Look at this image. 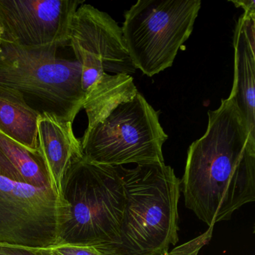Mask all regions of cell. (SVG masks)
Returning <instances> with one entry per match:
<instances>
[{
    "mask_svg": "<svg viewBox=\"0 0 255 255\" xmlns=\"http://www.w3.org/2000/svg\"><path fill=\"white\" fill-rule=\"evenodd\" d=\"M180 185L186 207L210 228L255 201V139L233 98L208 112L205 133L188 149Z\"/></svg>",
    "mask_w": 255,
    "mask_h": 255,
    "instance_id": "obj_1",
    "label": "cell"
},
{
    "mask_svg": "<svg viewBox=\"0 0 255 255\" xmlns=\"http://www.w3.org/2000/svg\"><path fill=\"white\" fill-rule=\"evenodd\" d=\"M125 205L117 243L107 255H163L178 242L180 180L164 163L119 165Z\"/></svg>",
    "mask_w": 255,
    "mask_h": 255,
    "instance_id": "obj_2",
    "label": "cell"
},
{
    "mask_svg": "<svg viewBox=\"0 0 255 255\" xmlns=\"http://www.w3.org/2000/svg\"><path fill=\"white\" fill-rule=\"evenodd\" d=\"M69 217L61 228L59 243L91 246L99 252L118 243L125 205L119 167L72 162L61 185Z\"/></svg>",
    "mask_w": 255,
    "mask_h": 255,
    "instance_id": "obj_3",
    "label": "cell"
},
{
    "mask_svg": "<svg viewBox=\"0 0 255 255\" xmlns=\"http://www.w3.org/2000/svg\"><path fill=\"white\" fill-rule=\"evenodd\" d=\"M58 48H28L2 42L0 86L17 91L38 112L74 123L83 109L82 67L77 60L58 57Z\"/></svg>",
    "mask_w": 255,
    "mask_h": 255,
    "instance_id": "obj_4",
    "label": "cell"
},
{
    "mask_svg": "<svg viewBox=\"0 0 255 255\" xmlns=\"http://www.w3.org/2000/svg\"><path fill=\"white\" fill-rule=\"evenodd\" d=\"M68 217V202L56 189L28 181L0 150V244L54 246Z\"/></svg>",
    "mask_w": 255,
    "mask_h": 255,
    "instance_id": "obj_5",
    "label": "cell"
},
{
    "mask_svg": "<svg viewBox=\"0 0 255 255\" xmlns=\"http://www.w3.org/2000/svg\"><path fill=\"white\" fill-rule=\"evenodd\" d=\"M201 7V0H138L127 10L122 29L135 68L151 77L172 66Z\"/></svg>",
    "mask_w": 255,
    "mask_h": 255,
    "instance_id": "obj_6",
    "label": "cell"
},
{
    "mask_svg": "<svg viewBox=\"0 0 255 255\" xmlns=\"http://www.w3.org/2000/svg\"><path fill=\"white\" fill-rule=\"evenodd\" d=\"M168 136L159 113L145 98L121 104L81 139L83 157L101 165L119 166L164 163L162 145Z\"/></svg>",
    "mask_w": 255,
    "mask_h": 255,
    "instance_id": "obj_7",
    "label": "cell"
},
{
    "mask_svg": "<svg viewBox=\"0 0 255 255\" xmlns=\"http://www.w3.org/2000/svg\"><path fill=\"white\" fill-rule=\"evenodd\" d=\"M68 45L82 67L85 94L105 73L134 74V66L124 39L122 27L104 11L82 4L71 24Z\"/></svg>",
    "mask_w": 255,
    "mask_h": 255,
    "instance_id": "obj_8",
    "label": "cell"
},
{
    "mask_svg": "<svg viewBox=\"0 0 255 255\" xmlns=\"http://www.w3.org/2000/svg\"><path fill=\"white\" fill-rule=\"evenodd\" d=\"M80 0H0L2 42L28 48L68 45Z\"/></svg>",
    "mask_w": 255,
    "mask_h": 255,
    "instance_id": "obj_9",
    "label": "cell"
},
{
    "mask_svg": "<svg viewBox=\"0 0 255 255\" xmlns=\"http://www.w3.org/2000/svg\"><path fill=\"white\" fill-rule=\"evenodd\" d=\"M234 99L255 139V12H244L237 20L234 35Z\"/></svg>",
    "mask_w": 255,
    "mask_h": 255,
    "instance_id": "obj_10",
    "label": "cell"
},
{
    "mask_svg": "<svg viewBox=\"0 0 255 255\" xmlns=\"http://www.w3.org/2000/svg\"><path fill=\"white\" fill-rule=\"evenodd\" d=\"M38 153L53 185L61 194L67 170L73 162L83 156L81 140L74 134L73 122L44 113L38 119Z\"/></svg>",
    "mask_w": 255,
    "mask_h": 255,
    "instance_id": "obj_11",
    "label": "cell"
},
{
    "mask_svg": "<svg viewBox=\"0 0 255 255\" xmlns=\"http://www.w3.org/2000/svg\"><path fill=\"white\" fill-rule=\"evenodd\" d=\"M40 115L26 104L20 92L0 86V132L34 153H39Z\"/></svg>",
    "mask_w": 255,
    "mask_h": 255,
    "instance_id": "obj_12",
    "label": "cell"
},
{
    "mask_svg": "<svg viewBox=\"0 0 255 255\" xmlns=\"http://www.w3.org/2000/svg\"><path fill=\"white\" fill-rule=\"evenodd\" d=\"M138 92L130 75L105 73L85 94L83 109L88 118L85 133L105 120L121 104L133 99Z\"/></svg>",
    "mask_w": 255,
    "mask_h": 255,
    "instance_id": "obj_13",
    "label": "cell"
},
{
    "mask_svg": "<svg viewBox=\"0 0 255 255\" xmlns=\"http://www.w3.org/2000/svg\"><path fill=\"white\" fill-rule=\"evenodd\" d=\"M0 150L18 168L28 181L36 186H47L56 189L40 153L29 151L1 132Z\"/></svg>",
    "mask_w": 255,
    "mask_h": 255,
    "instance_id": "obj_14",
    "label": "cell"
},
{
    "mask_svg": "<svg viewBox=\"0 0 255 255\" xmlns=\"http://www.w3.org/2000/svg\"><path fill=\"white\" fill-rule=\"evenodd\" d=\"M39 255H107L91 246L59 243L44 249H35Z\"/></svg>",
    "mask_w": 255,
    "mask_h": 255,
    "instance_id": "obj_15",
    "label": "cell"
},
{
    "mask_svg": "<svg viewBox=\"0 0 255 255\" xmlns=\"http://www.w3.org/2000/svg\"><path fill=\"white\" fill-rule=\"evenodd\" d=\"M211 236L212 233L207 231L198 238L186 244L182 245L172 252H168L163 255H197L200 249L210 240Z\"/></svg>",
    "mask_w": 255,
    "mask_h": 255,
    "instance_id": "obj_16",
    "label": "cell"
},
{
    "mask_svg": "<svg viewBox=\"0 0 255 255\" xmlns=\"http://www.w3.org/2000/svg\"><path fill=\"white\" fill-rule=\"evenodd\" d=\"M0 255H39L35 249L23 246L0 244Z\"/></svg>",
    "mask_w": 255,
    "mask_h": 255,
    "instance_id": "obj_17",
    "label": "cell"
},
{
    "mask_svg": "<svg viewBox=\"0 0 255 255\" xmlns=\"http://www.w3.org/2000/svg\"><path fill=\"white\" fill-rule=\"evenodd\" d=\"M237 8H242L244 12H255V0H243V1H231Z\"/></svg>",
    "mask_w": 255,
    "mask_h": 255,
    "instance_id": "obj_18",
    "label": "cell"
},
{
    "mask_svg": "<svg viewBox=\"0 0 255 255\" xmlns=\"http://www.w3.org/2000/svg\"><path fill=\"white\" fill-rule=\"evenodd\" d=\"M2 30L1 26H0V45L2 44Z\"/></svg>",
    "mask_w": 255,
    "mask_h": 255,
    "instance_id": "obj_19",
    "label": "cell"
}]
</instances>
